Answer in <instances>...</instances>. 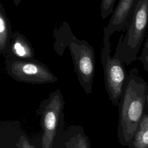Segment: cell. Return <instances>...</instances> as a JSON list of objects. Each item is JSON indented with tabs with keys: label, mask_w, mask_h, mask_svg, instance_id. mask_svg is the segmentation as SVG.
I'll list each match as a JSON object with an SVG mask.
<instances>
[{
	"label": "cell",
	"mask_w": 148,
	"mask_h": 148,
	"mask_svg": "<svg viewBox=\"0 0 148 148\" xmlns=\"http://www.w3.org/2000/svg\"><path fill=\"white\" fill-rule=\"evenodd\" d=\"M148 54V36L146 40V42L144 43L141 55H146Z\"/></svg>",
	"instance_id": "cell-15"
},
{
	"label": "cell",
	"mask_w": 148,
	"mask_h": 148,
	"mask_svg": "<svg viewBox=\"0 0 148 148\" xmlns=\"http://www.w3.org/2000/svg\"><path fill=\"white\" fill-rule=\"evenodd\" d=\"M136 0H119L108 25L103 28V34L111 36L125 28L133 11Z\"/></svg>",
	"instance_id": "cell-7"
},
{
	"label": "cell",
	"mask_w": 148,
	"mask_h": 148,
	"mask_svg": "<svg viewBox=\"0 0 148 148\" xmlns=\"http://www.w3.org/2000/svg\"><path fill=\"white\" fill-rule=\"evenodd\" d=\"M148 85L134 68L128 72L118 105L117 138L122 146H128L145 113Z\"/></svg>",
	"instance_id": "cell-1"
},
{
	"label": "cell",
	"mask_w": 148,
	"mask_h": 148,
	"mask_svg": "<svg viewBox=\"0 0 148 148\" xmlns=\"http://www.w3.org/2000/svg\"><path fill=\"white\" fill-rule=\"evenodd\" d=\"M138 60L143 64L144 70L148 73V54L146 55H140L138 57Z\"/></svg>",
	"instance_id": "cell-14"
},
{
	"label": "cell",
	"mask_w": 148,
	"mask_h": 148,
	"mask_svg": "<svg viewBox=\"0 0 148 148\" xmlns=\"http://www.w3.org/2000/svg\"><path fill=\"white\" fill-rule=\"evenodd\" d=\"M64 106V98L59 89L50 93L46 99L40 102L36 113L40 117L42 130V148H53L58 136L62 135Z\"/></svg>",
	"instance_id": "cell-4"
},
{
	"label": "cell",
	"mask_w": 148,
	"mask_h": 148,
	"mask_svg": "<svg viewBox=\"0 0 148 148\" xmlns=\"http://www.w3.org/2000/svg\"><path fill=\"white\" fill-rule=\"evenodd\" d=\"M5 58L15 60H34V48L24 35L16 31L13 32L12 40Z\"/></svg>",
	"instance_id": "cell-8"
},
{
	"label": "cell",
	"mask_w": 148,
	"mask_h": 148,
	"mask_svg": "<svg viewBox=\"0 0 148 148\" xmlns=\"http://www.w3.org/2000/svg\"><path fill=\"white\" fill-rule=\"evenodd\" d=\"M16 146L17 148H35L34 146L29 142L24 135H21L20 136Z\"/></svg>",
	"instance_id": "cell-13"
},
{
	"label": "cell",
	"mask_w": 148,
	"mask_h": 148,
	"mask_svg": "<svg viewBox=\"0 0 148 148\" xmlns=\"http://www.w3.org/2000/svg\"><path fill=\"white\" fill-rule=\"evenodd\" d=\"M13 32L12 31L10 21L8 18L4 6L0 3V54H6Z\"/></svg>",
	"instance_id": "cell-10"
},
{
	"label": "cell",
	"mask_w": 148,
	"mask_h": 148,
	"mask_svg": "<svg viewBox=\"0 0 148 148\" xmlns=\"http://www.w3.org/2000/svg\"><path fill=\"white\" fill-rule=\"evenodd\" d=\"M148 28V0H136L131 16L121 34L116 51L127 65L138 59L137 54Z\"/></svg>",
	"instance_id": "cell-3"
},
{
	"label": "cell",
	"mask_w": 148,
	"mask_h": 148,
	"mask_svg": "<svg viewBox=\"0 0 148 148\" xmlns=\"http://www.w3.org/2000/svg\"><path fill=\"white\" fill-rule=\"evenodd\" d=\"M6 73L15 80L30 84L52 83L58 79L43 62L34 60L5 58Z\"/></svg>",
	"instance_id": "cell-6"
},
{
	"label": "cell",
	"mask_w": 148,
	"mask_h": 148,
	"mask_svg": "<svg viewBox=\"0 0 148 148\" xmlns=\"http://www.w3.org/2000/svg\"><path fill=\"white\" fill-rule=\"evenodd\" d=\"M145 113L148 114V91H147L146 97V105H145Z\"/></svg>",
	"instance_id": "cell-16"
},
{
	"label": "cell",
	"mask_w": 148,
	"mask_h": 148,
	"mask_svg": "<svg viewBox=\"0 0 148 148\" xmlns=\"http://www.w3.org/2000/svg\"><path fill=\"white\" fill-rule=\"evenodd\" d=\"M12 1H13V2H14V5H15L16 6H17L19 5V3L21 2V1L22 0H12Z\"/></svg>",
	"instance_id": "cell-17"
},
{
	"label": "cell",
	"mask_w": 148,
	"mask_h": 148,
	"mask_svg": "<svg viewBox=\"0 0 148 148\" xmlns=\"http://www.w3.org/2000/svg\"><path fill=\"white\" fill-rule=\"evenodd\" d=\"M53 49L62 56L69 48L79 82L87 94L92 92L95 72V53L91 45L85 40L77 39L73 34L69 24L65 21L54 29Z\"/></svg>",
	"instance_id": "cell-2"
},
{
	"label": "cell",
	"mask_w": 148,
	"mask_h": 148,
	"mask_svg": "<svg viewBox=\"0 0 148 148\" xmlns=\"http://www.w3.org/2000/svg\"><path fill=\"white\" fill-rule=\"evenodd\" d=\"M116 0H101L100 5L101 16L105 19L113 12Z\"/></svg>",
	"instance_id": "cell-12"
},
{
	"label": "cell",
	"mask_w": 148,
	"mask_h": 148,
	"mask_svg": "<svg viewBox=\"0 0 148 148\" xmlns=\"http://www.w3.org/2000/svg\"><path fill=\"white\" fill-rule=\"evenodd\" d=\"M110 36L103 34L101 59L106 91L112 105L118 106L128 73L125 68L124 62L119 58L116 52L112 57L110 56Z\"/></svg>",
	"instance_id": "cell-5"
},
{
	"label": "cell",
	"mask_w": 148,
	"mask_h": 148,
	"mask_svg": "<svg viewBox=\"0 0 148 148\" xmlns=\"http://www.w3.org/2000/svg\"><path fill=\"white\" fill-rule=\"evenodd\" d=\"M128 148H148V114L144 113Z\"/></svg>",
	"instance_id": "cell-11"
},
{
	"label": "cell",
	"mask_w": 148,
	"mask_h": 148,
	"mask_svg": "<svg viewBox=\"0 0 148 148\" xmlns=\"http://www.w3.org/2000/svg\"><path fill=\"white\" fill-rule=\"evenodd\" d=\"M59 148H91L88 137L83 128L71 125L62 134Z\"/></svg>",
	"instance_id": "cell-9"
}]
</instances>
